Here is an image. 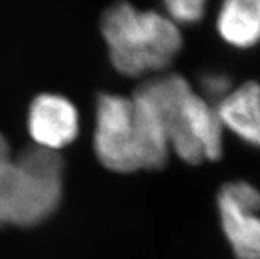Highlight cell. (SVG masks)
I'll return each instance as SVG.
<instances>
[{"instance_id": "obj_1", "label": "cell", "mask_w": 260, "mask_h": 259, "mask_svg": "<svg viewBox=\"0 0 260 259\" xmlns=\"http://www.w3.org/2000/svg\"><path fill=\"white\" fill-rule=\"evenodd\" d=\"M140 88L157 108L171 151L188 164L215 161L223 152V125L217 106L198 95L180 74L152 78Z\"/></svg>"}, {"instance_id": "obj_2", "label": "cell", "mask_w": 260, "mask_h": 259, "mask_svg": "<svg viewBox=\"0 0 260 259\" xmlns=\"http://www.w3.org/2000/svg\"><path fill=\"white\" fill-rule=\"evenodd\" d=\"M102 35L114 68L128 77L164 70L182 46L181 33L172 20L128 3H118L105 11Z\"/></svg>"}, {"instance_id": "obj_3", "label": "cell", "mask_w": 260, "mask_h": 259, "mask_svg": "<svg viewBox=\"0 0 260 259\" xmlns=\"http://www.w3.org/2000/svg\"><path fill=\"white\" fill-rule=\"evenodd\" d=\"M63 161L58 151L30 146L0 165V225L33 226L62 198Z\"/></svg>"}, {"instance_id": "obj_4", "label": "cell", "mask_w": 260, "mask_h": 259, "mask_svg": "<svg viewBox=\"0 0 260 259\" xmlns=\"http://www.w3.org/2000/svg\"><path fill=\"white\" fill-rule=\"evenodd\" d=\"M94 151L107 169L129 174L142 169L140 143L131 97L103 93L96 99Z\"/></svg>"}, {"instance_id": "obj_5", "label": "cell", "mask_w": 260, "mask_h": 259, "mask_svg": "<svg viewBox=\"0 0 260 259\" xmlns=\"http://www.w3.org/2000/svg\"><path fill=\"white\" fill-rule=\"evenodd\" d=\"M221 226L237 259H260V189L244 180L218 193Z\"/></svg>"}, {"instance_id": "obj_6", "label": "cell", "mask_w": 260, "mask_h": 259, "mask_svg": "<svg viewBox=\"0 0 260 259\" xmlns=\"http://www.w3.org/2000/svg\"><path fill=\"white\" fill-rule=\"evenodd\" d=\"M28 130L35 145L59 151L70 145L78 135L79 118L77 108L62 95H37L30 103Z\"/></svg>"}, {"instance_id": "obj_7", "label": "cell", "mask_w": 260, "mask_h": 259, "mask_svg": "<svg viewBox=\"0 0 260 259\" xmlns=\"http://www.w3.org/2000/svg\"><path fill=\"white\" fill-rule=\"evenodd\" d=\"M224 128L250 146L260 148V82L246 81L217 105Z\"/></svg>"}, {"instance_id": "obj_8", "label": "cell", "mask_w": 260, "mask_h": 259, "mask_svg": "<svg viewBox=\"0 0 260 259\" xmlns=\"http://www.w3.org/2000/svg\"><path fill=\"white\" fill-rule=\"evenodd\" d=\"M222 39L238 49L260 43V0H228L217 19Z\"/></svg>"}, {"instance_id": "obj_9", "label": "cell", "mask_w": 260, "mask_h": 259, "mask_svg": "<svg viewBox=\"0 0 260 259\" xmlns=\"http://www.w3.org/2000/svg\"><path fill=\"white\" fill-rule=\"evenodd\" d=\"M164 6L167 17L177 25L198 23L204 17L206 3L202 0H169Z\"/></svg>"}, {"instance_id": "obj_10", "label": "cell", "mask_w": 260, "mask_h": 259, "mask_svg": "<svg viewBox=\"0 0 260 259\" xmlns=\"http://www.w3.org/2000/svg\"><path fill=\"white\" fill-rule=\"evenodd\" d=\"M202 88H204L205 92V95H202V97L209 102H210V99H213V101L217 102V105L223 101L230 94L231 90L234 89L231 86L230 78L224 74H219V73H211V74L205 77L204 81H202Z\"/></svg>"}, {"instance_id": "obj_11", "label": "cell", "mask_w": 260, "mask_h": 259, "mask_svg": "<svg viewBox=\"0 0 260 259\" xmlns=\"http://www.w3.org/2000/svg\"><path fill=\"white\" fill-rule=\"evenodd\" d=\"M11 159V150L10 145L7 139L4 138V135L0 134V165L4 164L7 160Z\"/></svg>"}]
</instances>
